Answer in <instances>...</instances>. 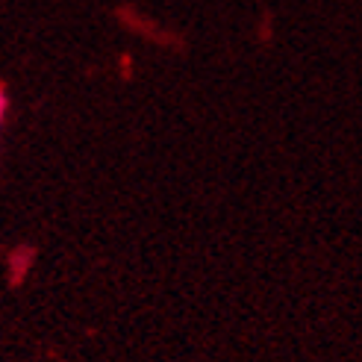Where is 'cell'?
Listing matches in <instances>:
<instances>
[{
	"label": "cell",
	"instance_id": "cell-1",
	"mask_svg": "<svg viewBox=\"0 0 362 362\" xmlns=\"http://www.w3.org/2000/svg\"><path fill=\"white\" fill-rule=\"evenodd\" d=\"M6 110H9V100H6V92H4V88H0V127H4Z\"/></svg>",
	"mask_w": 362,
	"mask_h": 362
}]
</instances>
